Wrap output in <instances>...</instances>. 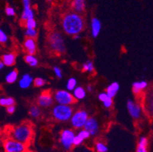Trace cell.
<instances>
[{"label":"cell","instance_id":"obj_1","mask_svg":"<svg viewBox=\"0 0 153 152\" xmlns=\"http://www.w3.org/2000/svg\"><path fill=\"white\" fill-rule=\"evenodd\" d=\"M84 24L81 15L75 12L66 14L62 19V27L64 32L72 37L80 34L84 29Z\"/></svg>","mask_w":153,"mask_h":152},{"label":"cell","instance_id":"obj_2","mask_svg":"<svg viewBox=\"0 0 153 152\" xmlns=\"http://www.w3.org/2000/svg\"><path fill=\"white\" fill-rule=\"evenodd\" d=\"M9 138L27 145L33 137V129L28 122H22L9 130Z\"/></svg>","mask_w":153,"mask_h":152},{"label":"cell","instance_id":"obj_3","mask_svg":"<svg viewBox=\"0 0 153 152\" xmlns=\"http://www.w3.org/2000/svg\"><path fill=\"white\" fill-rule=\"evenodd\" d=\"M73 113L74 111L71 106L56 104L52 109V116L53 119L59 122L70 121Z\"/></svg>","mask_w":153,"mask_h":152},{"label":"cell","instance_id":"obj_4","mask_svg":"<svg viewBox=\"0 0 153 152\" xmlns=\"http://www.w3.org/2000/svg\"><path fill=\"white\" fill-rule=\"evenodd\" d=\"M48 45L52 51L57 54H63L66 51L63 37L59 32H53L48 36Z\"/></svg>","mask_w":153,"mask_h":152},{"label":"cell","instance_id":"obj_5","mask_svg":"<svg viewBox=\"0 0 153 152\" xmlns=\"http://www.w3.org/2000/svg\"><path fill=\"white\" fill-rule=\"evenodd\" d=\"M55 102L60 105L71 106L76 102V99L72 94L67 90H58L53 94Z\"/></svg>","mask_w":153,"mask_h":152},{"label":"cell","instance_id":"obj_6","mask_svg":"<svg viewBox=\"0 0 153 152\" xmlns=\"http://www.w3.org/2000/svg\"><path fill=\"white\" fill-rule=\"evenodd\" d=\"M88 114L84 110H79L74 112L70 119L72 126L76 129H81L85 127L86 122L88 119Z\"/></svg>","mask_w":153,"mask_h":152},{"label":"cell","instance_id":"obj_7","mask_svg":"<svg viewBox=\"0 0 153 152\" xmlns=\"http://www.w3.org/2000/svg\"><path fill=\"white\" fill-rule=\"evenodd\" d=\"M76 134L72 129H66L61 132L59 142L61 145L66 151L70 150L74 146V140Z\"/></svg>","mask_w":153,"mask_h":152},{"label":"cell","instance_id":"obj_8","mask_svg":"<svg viewBox=\"0 0 153 152\" xmlns=\"http://www.w3.org/2000/svg\"><path fill=\"white\" fill-rule=\"evenodd\" d=\"M3 148L5 152H26L27 147L26 145L22 142L15 140L11 138H8L3 143Z\"/></svg>","mask_w":153,"mask_h":152},{"label":"cell","instance_id":"obj_9","mask_svg":"<svg viewBox=\"0 0 153 152\" xmlns=\"http://www.w3.org/2000/svg\"><path fill=\"white\" fill-rule=\"evenodd\" d=\"M54 97H53L52 94L50 91L42 92L40 95L38 96L37 100V105L42 108H47L50 107L53 104Z\"/></svg>","mask_w":153,"mask_h":152},{"label":"cell","instance_id":"obj_10","mask_svg":"<svg viewBox=\"0 0 153 152\" xmlns=\"http://www.w3.org/2000/svg\"><path fill=\"white\" fill-rule=\"evenodd\" d=\"M126 108H127L128 113H130V116L134 119H139L142 116L141 106L133 100H128L126 102Z\"/></svg>","mask_w":153,"mask_h":152},{"label":"cell","instance_id":"obj_11","mask_svg":"<svg viewBox=\"0 0 153 152\" xmlns=\"http://www.w3.org/2000/svg\"><path fill=\"white\" fill-rule=\"evenodd\" d=\"M84 129L90 133L91 136H96L99 132V122L94 117H89L85 125Z\"/></svg>","mask_w":153,"mask_h":152},{"label":"cell","instance_id":"obj_12","mask_svg":"<svg viewBox=\"0 0 153 152\" xmlns=\"http://www.w3.org/2000/svg\"><path fill=\"white\" fill-rule=\"evenodd\" d=\"M144 110L153 117V89L149 90L144 99Z\"/></svg>","mask_w":153,"mask_h":152},{"label":"cell","instance_id":"obj_13","mask_svg":"<svg viewBox=\"0 0 153 152\" xmlns=\"http://www.w3.org/2000/svg\"><path fill=\"white\" fill-rule=\"evenodd\" d=\"M23 48L27 54L35 55L37 52V44L35 40L32 38H26V40L24 41Z\"/></svg>","mask_w":153,"mask_h":152},{"label":"cell","instance_id":"obj_14","mask_svg":"<svg viewBox=\"0 0 153 152\" xmlns=\"http://www.w3.org/2000/svg\"><path fill=\"white\" fill-rule=\"evenodd\" d=\"M91 135L88 132L85 130V129H81L78 132V133L76 135L74 140V145L75 146H79L81 145L83 143V142L86 140V139H89Z\"/></svg>","mask_w":153,"mask_h":152},{"label":"cell","instance_id":"obj_15","mask_svg":"<svg viewBox=\"0 0 153 152\" xmlns=\"http://www.w3.org/2000/svg\"><path fill=\"white\" fill-rule=\"evenodd\" d=\"M34 80L30 74H25L19 81V85L22 89H27L34 83Z\"/></svg>","mask_w":153,"mask_h":152},{"label":"cell","instance_id":"obj_16","mask_svg":"<svg viewBox=\"0 0 153 152\" xmlns=\"http://www.w3.org/2000/svg\"><path fill=\"white\" fill-rule=\"evenodd\" d=\"M101 30V23L97 18H93L91 22V33L93 37H97L99 35Z\"/></svg>","mask_w":153,"mask_h":152},{"label":"cell","instance_id":"obj_17","mask_svg":"<svg viewBox=\"0 0 153 152\" xmlns=\"http://www.w3.org/2000/svg\"><path fill=\"white\" fill-rule=\"evenodd\" d=\"M148 87V82L146 81H137L135 82L132 85V90L134 94H140L143 90Z\"/></svg>","mask_w":153,"mask_h":152},{"label":"cell","instance_id":"obj_18","mask_svg":"<svg viewBox=\"0 0 153 152\" xmlns=\"http://www.w3.org/2000/svg\"><path fill=\"white\" fill-rule=\"evenodd\" d=\"M2 61L5 64V66H13L16 61V55L14 53H8L3 54L2 56Z\"/></svg>","mask_w":153,"mask_h":152},{"label":"cell","instance_id":"obj_19","mask_svg":"<svg viewBox=\"0 0 153 152\" xmlns=\"http://www.w3.org/2000/svg\"><path fill=\"white\" fill-rule=\"evenodd\" d=\"M120 90V85L118 82H114L111 84H110L106 88V93L108 94L110 97L111 98H114L115 96L117 95V94L118 93Z\"/></svg>","mask_w":153,"mask_h":152},{"label":"cell","instance_id":"obj_20","mask_svg":"<svg viewBox=\"0 0 153 152\" xmlns=\"http://www.w3.org/2000/svg\"><path fill=\"white\" fill-rule=\"evenodd\" d=\"M72 95L75 97L76 100H81L86 97V89L81 86H78L73 91Z\"/></svg>","mask_w":153,"mask_h":152},{"label":"cell","instance_id":"obj_21","mask_svg":"<svg viewBox=\"0 0 153 152\" xmlns=\"http://www.w3.org/2000/svg\"><path fill=\"white\" fill-rule=\"evenodd\" d=\"M72 8L77 13H81L85 8V0H73Z\"/></svg>","mask_w":153,"mask_h":152},{"label":"cell","instance_id":"obj_22","mask_svg":"<svg viewBox=\"0 0 153 152\" xmlns=\"http://www.w3.org/2000/svg\"><path fill=\"white\" fill-rule=\"evenodd\" d=\"M18 77H19V72L17 70L14 69L7 74L5 76V82L8 84H14L17 81Z\"/></svg>","mask_w":153,"mask_h":152},{"label":"cell","instance_id":"obj_23","mask_svg":"<svg viewBox=\"0 0 153 152\" xmlns=\"http://www.w3.org/2000/svg\"><path fill=\"white\" fill-rule=\"evenodd\" d=\"M24 59L26 63L28 64L30 67H36L38 65V59L34 55L26 54Z\"/></svg>","mask_w":153,"mask_h":152},{"label":"cell","instance_id":"obj_24","mask_svg":"<svg viewBox=\"0 0 153 152\" xmlns=\"http://www.w3.org/2000/svg\"><path fill=\"white\" fill-rule=\"evenodd\" d=\"M28 113L30 116L33 117V118H35V119H37V118L41 116V110L39 106L33 105L30 107Z\"/></svg>","mask_w":153,"mask_h":152},{"label":"cell","instance_id":"obj_25","mask_svg":"<svg viewBox=\"0 0 153 152\" xmlns=\"http://www.w3.org/2000/svg\"><path fill=\"white\" fill-rule=\"evenodd\" d=\"M15 104V101L14 98L11 97H2L0 98V105L2 107H8L10 106H13Z\"/></svg>","mask_w":153,"mask_h":152},{"label":"cell","instance_id":"obj_26","mask_svg":"<svg viewBox=\"0 0 153 152\" xmlns=\"http://www.w3.org/2000/svg\"><path fill=\"white\" fill-rule=\"evenodd\" d=\"M77 87V80L75 78H70L66 83V90L73 91Z\"/></svg>","mask_w":153,"mask_h":152},{"label":"cell","instance_id":"obj_27","mask_svg":"<svg viewBox=\"0 0 153 152\" xmlns=\"http://www.w3.org/2000/svg\"><path fill=\"white\" fill-rule=\"evenodd\" d=\"M82 71L85 72H88V73H91L94 72V64L91 61H86L85 62L82 64Z\"/></svg>","mask_w":153,"mask_h":152},{"label":"cell","instance_id":"obj_28","mask_svg":"<svg viewBox=\"0 0 153 152\" xmlns=\"http://www.w3.org/2000/svg\"><path fill=\"white\" fill-rule=\"evenodd\" d=\"M95 150L97 152H107L108 148L104 142H98L95 144Z\"/></svg>","mask_w":153,"mask_h":152},{"label":"cell","instance_id":"obj_29","mask_svg":"<svg viewBox=\"0 0 153 152\" xmlns=\"http://www.w3.org/2000/svg\"><path fill=\"white\" fill-rule=\"evenodd\" d=\"M25 36L27 38L35 39L37 36V31L36 29H26Z\"/></svg>","mask_w":153,"mask_h":152},{"label":"cell","instance_id":"obj_30","mask_svg":"<svg viewBox=\"0 0 153 152\" xmlns=\"http://www.w3.org/2000/svg\"><path fill=\"white\" fill-rule=\"evenodd\" d=\"M26 29H36L37 27V22L34 19H28L25 22Z\"/></svg>","mask_w":153,"mask_h":152},{"label":"cell","instance_id":"obj_31","mask_svg":"<svg viewBox=\"0 0 153 152\" xmlns=\"http://www.w3.org/2000/svg\"><path fill=\"white\" fill-rule=\"evenodd\" d=\"M34 85L37 87H41L46 85V81L42 78H36L34 80Z\"/></svg>","mask_w":153,"mask_h":152},{"label":"cell","instance_id":"obj_32","mask_svg":"<svg viewBox=\"0 0 153 152\" xmlns=\"http://www.w3.org/2000/svg\"><path fill=\"white\" fill-rule=\"evenodd\" d=\"M8 40H9L8 35L2 29H1L0 30V43L1 44H5V43H7Z\"/></svg>","mask_w":153,"mask_h":152},{"label":"cell","instance_id":"obj_33","mask_svg":"<svg viewBox=\"0 0 153 152\" xmlns=\"http://www.w3.org/2000/svg\"><path fill=\"white\" fill-rule=\"evenodd\" d=\"M110 98V97L108 96V94H107L106 92H101L98 94V100L101 101V102L104 103V101H106L107 100Z\"/></svg>","mask_w":153,"mask_h":152},{"label":"cell","instance_id":"obj_34","mask_svg":"<svg viewBox=\"0 0 153 152\" xmlns=\"http://www.w3.org/2000/svg\"><path fill=\"white\" fill-rule=\"evenodd\" d=\"M53 72L55 75L58 79H62V72L61 69L58 66H54L53 67Z\"/></svg>","mask_w":153,"mask_h":152},{"label":"cell","instance_id":"obj_35","mask_svg":"<svg viewBox=\"0 0 153 152\" xmlns=\"http://www.w3.org/2000/svg\"><path fill=\"white\" fill-rule=\"evenodd\" d=\"M5 14L8 16H14L15 15V9L11 6L6 7V8H5Z\"/></svg>","mask_w":153,"mask_h":152},{"label":"cell","instance_id":"obj_36","mask_svg":"<svg viewBox=\"0 0 153 152\" xmlns=\"http://www.w3.org/2000/svg\"><path fill=\"white\" fill-rule=\"evenodd\" d=\"M138 145H143V146L148 145V139H147V138L145 137V136H142V137H140L138 141Z\"/></svg>","mask_w":153,"mask_h":152},{"label":"cell","instance_id":"obj_37","mask_svg":"<svg viewBox=\"0 0 153 152\" xmlns=\"http://www.w3.org/2000/svg\"><path fill=\"white\" fill-rule=\"evenodd\" d=\"M103 105H104V107L107 109L111 108L113 106V98L110 97L108 100H107L106 101H104V102L103 103Z\"/></svg>","mask_w":153,"mask_h":152},{"label":"cell","instance_id":"obj_38","mask_svg":"<svg viewBox=\"0 0 153 152\" xmlns=\"http://www.w3.org/2000/svg\"><path fill=\"white\" fill-rule=\"evenodd\" d=\"M136 152H147V146L138 145L137 148H136Z\"/></svg>","mask_w":153,"mask_h":152},{"label":"cell","instance_id":"obj_39","mask_svg":"<svg viewBox=\"0 0 153 152\" xmlns=\"http://www.w3.org/2000/svg\"><path fill=\"white\" fill-rule=\"evenodd\" d=\"M15 110H16V108H15V105L10 106V107H6V111L9 114H13L15 112Z\"/></svg>","mask_w":153,"mask_h":152},{"label":"cell","instance_id":"obj_40","mask_svg":"<svg viewBox=\"0 0 153 152\" xmlns=\"http://www.w3.org/2000/svg\"><path fill=\"white\" fill-rule=\"evenodd\" d=\"M23 4H24V9L31 8H30V0H23Z\"/></svg>","mask_w":153,"mask_h":152},{"label":"cell","instance_id":"obj_41","mask_svg":"<svg viewBox=\"0 0 153 152\" xmlns=\"http://www.w3.org/2000/svg\"><path fill=\"white\" fill-rule=\"evenodd\" d=\"M86 90L88 92H92L93 86L91 85H88L87 87H86Z\"/></svg>","mask_w":153,"mask_h":152},{"label":"cell","instance_id":"obj_42","mask_svg":"<svg viewBox=\"0 0 153 152\" xmlns=\"http://www.w3.org/2000/svg\"><path fill=\"white\" fill-rule=\"evenodd\" d=\"M5 64L2 62V61H1V62H0V69H1V70H2V69H4V67H5Z\"/></svg>","mask_w":153,"mask_h":152},{"label":"cell","instance_id":"obj_43","mask_svg":"<svg viewBox=\"0 0 153 152\" xmlns=\"http://www.w3.org/2000/svg\"><path fill=\"white\" fill-rule=\"evenodd\" d=\"M80 37H81L80 34H78V35L74 36V37H73V38H74L75 40H77V39H79V38H80Z\"/></svg>","mask_w":153,"mask_h":152},{"label":"cell","instance_id":"obj_44","mask_svg":"<svg viewBox=\"0 0 153 152\" xmlns=\"http://www.w3.org/2000/svg\"><path fill=\"white\" fill-rule=\"evenodd\" d=\"M47 1H49V2H51V1H52V0H47Z\"/></svg>","mask_w":153,"mask_h":152}]
</instances>
